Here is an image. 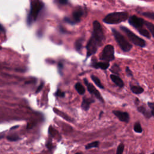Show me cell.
<instances>
[{"mask_svg":"<svg viewBox=\"0 0 154 154\" xmlns=\"http://www.w3.org/2000/svg\"><path fill=\"white\" fill-rule=\"evenodd\" d=\"M91 78H92V81H93V82H94V83H95V84H96L98 87H99V88L100 89H103L104 88V85L102 84L101 81H100V79H99L97 77L94 76V75H92V76L91 77Z\"/></svg>","mask_w":154,"mask_h":154,"instance_id":"19","label":"cell"},{"mask_svg":"<svg viewBox=\"0 0 154 154\" xmlns=\"http://www.w3.org/2000/svg\"><path fill=\"white\" fill-rule=\"evenodd\" d=\"M75 154H83V153H80V152H78V153H77Z\"/></svg>","mask_w":154,"mask_h":154,"instance_id":"39","label":"cell"},{"mask_svg":"<svg viewBox=\"0 0 154 154\" xmlns=\"http://www.w3.org/2000/svg\"><path fill=\"white\" fill-rule=\"evenodd\" d=\"M7 139L10 142H16L19 140V137L16 134H12L7 137Z\"/></svg>","mask_w":154,"mask_h":154,"instance_id":"25","label":"cell"},{"mask_svg":"<svg viewBox=\"0 0 154 154\" xmlns=\"http://www.w3.org/2000/svg\"><path fill=\"white\" fill-rule=\"evenodd\" d=\"M57 2L62 5H65L68 3V0H57Z\"/></svg>","mask_w":154,"mask_h":154,"instance_id":"31","label":"cell"},{"mask_svg":"<svg viewBox=\"0 0 154 154\" xmlns=\"http://www.w3.org/2000/svg\"><path fill=\"white\" fill-rule=\"evenodd\" d=\"M1 48H2L1 47V46H0V50H1Z\"/></svg>","mask_w":154,"mask_h":154,"instance_id":"41","label":"cell"},{"mask_svg":"<svg viewBox=\"0 0 154 154\" xmlns=\"http://www.w3.org/2000/svg\"><path fill=\"white\" fill-rule=\"evenodd\" d=\"M58 70H59V72H60V73H61V74H62V72H61V71H62V69H63V63H62V62H60V63H58Z\"/></svg>","mask_w":154,"mask_h":154,"instance_id":"33","label":"cell"},{"mask_svg":"<svg viewBox=\"0 0 154 154\" xmlns=\"http://www.w3.org/2000/svg\"><path fill=\"white\" fill-rule=\"evenodd\" d=\"M142 15L146 18H148L154 20V13L153 12H143L142 13Z\"/></svg>","mask_w":154,"mask_h":154,"instance_id":"27","label":"cell"},{"mask_svg":"<svg viewBox=\"0 0 154 154\" xmlns=\"http://www.w3.org/2000/svg\"><path fill=\"white\" fill-rule=\"evenodd\" d=\"M120 29L125 33V35L130 39V41L134 45L140 46V47H145L146 46V42L144 40L137 36L128 28H127L125 26H120Z\"/></svg>","mask_w":154,"mask_h":154,"instance_id":"4","label":"cell"},{"mask_svg":"<svg viewBox=\"0 0 154 154\" xmlns=\"http://www.w3.org/2000/svg\"><path fill=\"white\" fill-rule=\"evenodd\" d=\"M94 102L95 101L92 98L84 97L83 99V102L81 104L82 109L84 111H88L90 108V105Z\"/></svg>","mask_w":154,"mask_h":154,"instance_id":"12","label":"cell"},{"mask_svg":"<svg viewBox=\"0 0 154 154\" xmlns=\"http://www.w3.org/2000/svg\"><path fill=\"white\" fill-rule=\"evenodd\" d=\"M110 78L113 82L114 83H115L118 87H119L120 88H122L124 86V83L122 81V79L120 78L119 77L115 75V74H112L110 76Z\"/></svg>","mask_w":154,"mask_h":154,"instance_id":"14","label":"cell"},{"mask_svg":"<svg viewBox=\"0 0 154 154\" xmlns=\"http://www.w3.org/2000/svg\"><path fill=\"white\" fill-rule=\"evenodd\" d=\"M54 110H55V111H54L55 113H56L57 114H58V115H59L60 116H61V117H63L64 119H66V120H68V121L72 122L73 119H72L71 117H69V116H68L66 115H65V114H64V113H62V112H60V111L57 110H56V109H54Z\"/></svg>","mask_w":154,"mask_h":154,"instance_id":"24","label":"cell"},{"mask_svg":"<svg viewBox=\"0 0 154 154\" xmlns=\"http://www.w3.org/2000/svg\"><path fill=\"white\" fill-rule=\"evenodd\" d=\"M18 128V126H13V128H11V130H13V129H16V128Z\"/></svg>","mask_w":154,"mask_h":154,"instance_id":"37","label":"cell"},{"mask_svg":"<svg viewBox=\"0 0 154 154\" xmlns=\"http://www.w3.org/2000/svg\"><path fill=\"white\" fill-rule=\"evenodd\" d=\"M138 31L140 33V34L141 35H142V36L147 37L148 39H150L151 38V35H150L149 32L148 30H147L146 29L144 28L143 27L142 28L138 29Z\"/></svg>","mask_w":154,"mask_h":154,"instance_id":"20","label":"cell"},{"mask_svg":"<svg viewBox=\"0 0 154 154\" xmlns=\"http://www.w3.org/2000/svg\"><path fill=\"white\" fill-rule=\"evenodd\" d=\"M151 154H154V152H153V153H151Z\"/></svg>","mask_w":154,"mask_h":154,"instance_id":"42","label":"cell"},{"mask_svg":"<svg viewBox=\"0 0 154 154\" xmlns=\"http://www.w3.org/2000/svg\"><path fill=\"white\" fill-rule=\"evenodd\" d=\"M131 90L135 94H141L144 91V89L140 86H131Z\"/></svg>","mask_w":154,"mask_h":154,"instance_id":"18","label":"cell"},{"mask_svg":"<svg viewBox=\"0 0 154 154\" xmlns=\"http://www.w3.org/2000/svg\"><path fill=\"white\" fill-rule=\"evenodd\" d=\"M129 18L128 13L126 12H114L109 13L103 19V21L108 24H117Z\"/></svg>","mask_w":154,"mask_h":154,"instance_id":"1","label":"cell"},{"mask_svg":"<svg viewBox=\"0 0 154 154\" xmlns=\"http://www.w3.org/2000/svg\"><path fill=\"white\" fill-rule=\"evenodd\" d=\"M110 71L112 72H113V73H115V74H118L120 71V69L117 64H115V65L113 66V67L111 68Z\"/></svg>","mask_w":154,"mask_h":154,"instance_id":"26","label":"cell"},{"mask_svg":"<svg viewBox=\"0 0 154 154\" xmlns=\"http://www.w3.org/2000/svg\"><path fill=\"white\" fill-rule=\"evenodd\" d=\"M92 66L93 68L96 69H101L102 70H106L109 68L110 66L109 62H96L92 61Z\"/></svg>","mask_w":154,"mask_h":154,"instance_id":"13","label":"cell"},{"mask_svg":"<svg viewBox=\"0 0 154 154\" xmlns=\"http://www.w3.org/2000/svg\"><path fill=\"white\" fill-rule=\"evenodd\" d=\"M75 88L79 95H82L84 94L85 89L84 88V86L81 83H77L75 85Z\"/></svg>","mask_w":154,"mask_h":154,"instance_id":"17","label":"cell"},{"mask_svg":"<svg viewBox=\"0 0 154 154\" xmlns=\"http://www.w3.org/2000/svg\"><path fill=\"white\" fill-rule=\"evenodd\" d=\"M84 15V11L81 7H77L74 11H73L72 13L73 22H79L81 21V18Z\"/></svg>","mask_w":154,"mask_h":154,"instance_id":"11","label":"cell"},{"mask_svg":"<svg viewBox=\"0 0 154 154\" xmlns=\"http://www.w3.org/2000/svg\"><path fill=\"white\" fill-rule=\"evenodd\" d=\"M153 69H154V66H153Z\"/></svg>","mask_w":154,"mask_h":154,"instance_id":"43","label":"cell"},{"mask_svg":"<svg viewBox=\"0 0 154 154\" xmlns=\"http://www.w3.org/2000/svg\"><path fill=\"white\" fill-rule=\"evenodd\" d=\"M55 95H56V96H58V97L63 98V97L64 96L65 93H64L63 92H62V91L60 90H58L56 92V93H55Z\"/></svg>","mask_w":154,"mask_h":154,"instance_id":"29","label":"cell"},{"mask_svg":"<svg viewBox=\"0 0 154 154\" xmlns=\"http://www.w3.org/2000/svg\"><path fill=\"white\" fill-rule=\"evenodd\" d=\"M134 131L137 133H142L143 132V129L142 128L141 126V125H140V123L137 122H136L134 125Z\"/></svg>","mask_w":154,"mask_h":154,"instance_id":"23","label":"cell"},{"mask_svg":"<svg viewBox=\"0 0 154 154\" xmlns=\"http://www.w3.org/2000/svg\"><path fill=\"white\" fill-rule=\"evenodd\" d=\"M99 144V142L98 141L93 142L90 143L87 145L85 146V149H92L93 148H98Z\"/></svg>","mask_w":154,"mask_h":154,"instance_id":"22","label":"cell"},{"mask_svg":"<svg viewBox=\"0 0 154 154\" xmlns=\"http://www.w3.org/2000/svg\"><path fill=\"white\" fill-rule=\"evenodd\" d=\"M145 25L147 27V28L150 31L152 35L154 37V25L149 22H147V21L145 22Z\"/></svg>","mask_w":154,"mask_h":154,"instance_id":"21","label":"cell"},{"mask_svg":"<svg viewBox=\"0 0 154 154\" xmlns=\"http://www.w3.org/2000/svg\"><path fill=\"white\" fill-rule=\"evenodd\" d=\"M99 46L98 42L92 36L86 46L87 57H89L93 54H95L98 50Z\"/></svg>","mask_w":154,"mask_h":154,"instance_id":"7","label":"cell"},{"mask_svg":"<svg viewBox=\"0 0 154 154\" xmlns=\"http://www.w3.org/2000/svg\"><path fill=\"white\" fill-rule=\"evenodd\" d=\"M43 83H41V84L40 85V86H39V88H37V90H36V93H38V92H39L40 91H41V90H42V88H43Z\"/></svg>","mask_w":154,"mask_h":154,"instance_id":"35","label":"cell"},{"mask_svg":"<svg viewBox=\"0 0 154 154\" xmlns=\"http://www.w3.org/2000/svg\"><path fill=\"white\" fill-rule=\"evenodd\" d=\"M100 59L109 62L115 59V48L111 45H106L100 56Z\"/></svg>","mask_w":154,"mask_h":154,"instance_id":"6","label":"cell"},{"mask_svg":"<svg viewBox=\"0 0 154 154\" xmlns=\"http://www.w3.org/2000/svg\"><path fill=\"white\" fill-rule=\"evenodd\" d=\"M112 31L115 40L122 50L124 52L130 51L132 48V45L125 38V37L122 34H120L117 30L113 28L112 29Z\"/></svg>","mask_w":154,"mask_h":154,"instance_id":"3","label":"cell"},{"mask_svg":"<svg viewBox=\"0 0 154 154\" xmlns=\"http://www.w3.org/2000/svg\"><path fill=\"white\" fill-rule=\"evenodd\" d=\"M148 105L150 107V109H151V114L154 117V103H151V102H149L148 103Z\"/></svg>","mask_w":154,"mask_h":154,"instance_id":"30","label":"cell"},{"mask_svg":"<svg viewBox=\"0 0 154 154\" xmlns=\"http://www.w3.org/2000/svg\"><path fill=\"white\" fill-rule=\"evenodd\" d=\"M124 148H125L124 145L123 143H120L117 147L116 154H123V152L124 151Z\"/></svg>","mask_w":154,"mask_h":154,"instance_id":"28","label":"cell"},{"mask_svg":"<svg viewBox=\"0 0 154 154\" xmlns=\"http://www.w3.org/2000/svg\"><path fill=\"white\" fill-rule=\"evenodd\" d=\"M93 32L92 36L94 37L95 39L98 42L99 45L101 46L102 45L105 39V36L102 26L98 21H95L93 22Z\"/></svg>","mask_w":154,"mask_h":154,"instance_id":"5","label":"cell"},{"mask_svg":"<svg viewBox=\"0 0 154 154\" xmlns=\"http://www.w3.org/2000/svg\"><path fill=\"white\" fill-rule=\"evenodd\" d=\"M84 42V38H79L75 43V48L77 51H80L83 48V43Z\"/></svg>","mask_w":154,"mask_h":154,"instance_id":"16","label":"cell"},{"mask_svg":"<svg viewBox=\"0 0 154 154\" xmlns=\"http://www.w3.org/2000/svg\"><path fill=\"white\" fill-rule=\"evenodd\" d=\"M0 30H1V31H4V28L3 27V26L1 24H0Z\"/></svg>","mask_w":154,"mask_h":154,"instance_id":"36","label":"cell"},{"mask_svg":"<svg viewBox=\"0 0 154 154\" xmlns=\"http://www.w3.org/2000/svg\"><path fill=\"white\" fill-rule=\"evenodd\" d=\"M64 21H65L66 22L68 23V24H75L74 22L72 21L69 18H65L64 19Z\"/></svg>","mask_w":154,"mask_h":154,"instance_id":"32","label":"cell"},{"mask_svg":"<svg viewBox=\"0 0 154 154\" xmlns=\"http://www.w3.org/2000/svg\"><path fill=\"white\" fill-rule=\"evenodd\" d=\"M138 110L140 113H141L142 114H143V115L147 118H150L152 116V114H151V112L147 110L143 106L138 107Z\"/></svg>","mask_w":154,"mask_h":154,"instance_id":"15","label":"cell"},{"mask_svg":"<svg viewBox=\"0 0 154 154\" xmlns=\"http://www.w3.org/2000/svg\"><path fill=\"white\" fill-rule=\"evenodd\" d=\"M128 22L132 26L138 30L143 27L145 21L142 18L134 15L128 18Z\"/></svg>","mask_w":154,"mask_h":154,"instance_id":"9","label":"cell"},{"mask_svg":"<svg viewBox=\"0 0 154 154\" xmlns=\"http://www.w3.org/2000/svg\"><path fill=\"white\" fill-rule=\"evenodd\" d=\"M84 82L85 85L87 86V88H88V91L91 93V94L94 95L100 101L103 103L104 102V100L102 96H101V93H100L99 91L95 88V87H94V85H93V84H92L91 83H89L86 79H84Z\"/></svg>","mask_w":154,"mask_h":154,"instance_id":"8","label":"cell"},{"mask_svg":"<svg viewBox=\"0 0 154 154\" xmlns=\"http://www.w3.org/2000/svg\"><path fill=\"white\" fill-rule=\"evenodd\" d=\"M126 72L127 74H128V76L132 77V72L131 71V70L129 69V68H128V67H127V68H126Z\"/></svg>","mask_w":154,"mask_h":154,"instance_id":"34","label":"cell"},{"mask_svg":"<svg viewBox=\"0 0 154 154\" xmlns=\"http://www.w3.org/2000/svg\"><path fill=\"white\" fill-rule=\"evenodd\" d=\"M139 154H145V153H144V152H142V153H139Z\"/></svg>","mask_w":154,"mask_h":154,"instance_id":"40","label":"cell"},{"mask_svg":"<svg viewBox=\"0 0 154 154\" xmlns=\"http://www.w3.org/2000/svg\"><path fill=\"white\" fill-rule=\"evenodd\" d=\"M113 113L122 122L128 123L130 120V115L128 113L123 112L119 110H114Z\"/></svg>","mask_w":154,"mask_h":154,"instance_id":"10","label":"cell"},{"mask_svg":"<svg viewBox=\"0 0 154 154\" xmlns=\"http://www.w3.org/2000/svg\"><path fill=\"white\" fill-rule=\"evenodd\" d=\"M43 7V4L41 1H39V0L32 3L30 13L27 18V24L28 25H31L33 22L36 21L39 12L41 11Z\"/></svg>","mask_w":154,"mask_h":154,"instance_id":"2","label":"cell"},{"mask_svg":"<svg viewBox=\"0 0 154 154\" xmlns=\"http://www.w3.org/2000/svg\"><path fill=\"white\" fill-rule=\"evenodd\" d=\"M103 114V112L101 111V113H100V115H99V118H101V117L102 116V115Z\"/></svg>","mask_w":154,"mask_h":154,"instance_id":"38","label":"cell"}]
</instances>
